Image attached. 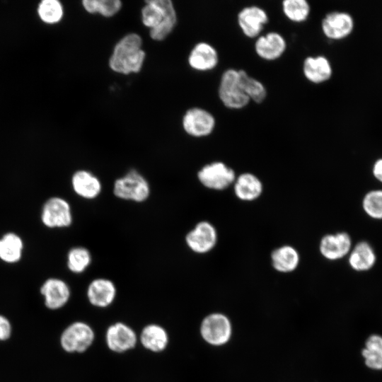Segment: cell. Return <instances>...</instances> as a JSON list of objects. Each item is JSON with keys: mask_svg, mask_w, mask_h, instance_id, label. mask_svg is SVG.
Segmentation results:
<instances>
[{"mask_svg": "<svg viewBox=\"0 0 382 382\" xmlns=\"http://www.w3.org/2000/svg\"><path fill=\"white\" fill-rule=\"evenodd\" d=\"M145 57L141 36L137 33H129L115 45L109 59V66L119 74L138 73L143 66Z\"/></svg>", "mask_w": 382, "mask_h": 382, "instance_id": "6da1fadb", "label": "cell"}, {"mask_svg": "<svg viewBox=\"0 0 382 382\" xmlns=\"http://www.w3.org/2000/svg\"><path fill=\"white\" fill-rule=\"evenodd\" d=\"M141 21L149 28L151 39L161 41L174 29L176 11L170 0H148L141 9Z\"/></svg>", "mask_w": 382, "mask_h": 382, "instance_id": "7a4b0ae2", "label": "cell"}, {"mask_svg": "<svg viewBox=\"0 0 382 382\" xmlns=\"http://www.w3.org/2000/svg\"><path fill=\"white\" fill-rule=\"evenodd\" d=\"M113 194L123 200L141 203L149 197L151 188L146 178L137 170L132 169L115 180Z\"/></svg>", "mask_w": 382, "mask_h": 382, "instance_id": "3957f363", "label": "cell"}, {"mask_svg": "<svg viewBox=\"0 0 382 382\" xmlns=\"http://www.w3.org/2000/svg\"><path fill=\"white\" fill-rule=\"evenodd\" d=\"M218 94L223 105L230 109H242L250 102L242 84L241 69H228L221 75Z\"/></svg>", "mask_w": 382, "mask_h": 382, "instance_id": "277c9868", "label": "cell"}, {"mask_svg": "<svg viewBox=\"0 0 382 382\" xmlns=\"http://www.w3.org/2000/svg\"><path fill=\"white\" fill-rule=\"evenodd\" d=\"M40 221L48 228H64L73 223V214L69 202L59 196L49 197L40 212Z\"/></svg>", "mask_w": 382, "mask_h": 382, "instance_id": "5b68a950", "label": "cell"}, {"mask_svg": "<svg viewBox=\"0 0 382 382\" xmlns=\"http://www.w3.org/2000/svg\"><path fill=\"white\" fill-rule=\"evenodd\" d=\"M95 335L93 329L83 322H74L66 327L60 336L62 349L69 353L83 352L93 343Z\"/></svg>", "mask_w": 382, "mask_h": 382, "instance_id": "8992f818", "label": "cell"}, {"mask_svg": "<svg viewBox=\"0 0 382 382\" xmlns=\"http://www.w3.org/2000/svg\"><path fill=\"white\" fill-rule=\"evenodd\" d=\"M197 178L205 187L214 190H223L236 180L234 170L221 161L204 165L197 173Z\"/></svg>", "mask_w": 382, "mask_h": 382, "instance_id": "52a82bcc", "label": "cell"}, {"mask_svg": "<svg viewBox=\"0 0 382 382\" xmlns=\"http://www.w3.org/2000/svg\"><path fill=\"white\" fill-rule=\"evenodd\" d=\"M185 240L187 246L193 253L205 254L215 247L217 232L210 222L201 221L186 234Z\"/></svg>", "mask_w": 382, "mask_h": 382, "instance_id": "ba28073f", "label": "cell"}, {"mask_svg": "<svg viewBox=\"0 0 382 382\" xmlns=\"http://www.w3.org/2000/svg\"><path fill=\"white\" fill-rule=\"evenodd\" d=\"M185 132L195 137H207L216 126V120L209 111L201 108H192L186 111L182 120Z\"/></svg>", "mask_w": 382, "mask_h": 382, "instance_id": "9c48e42d", "label": "cell"}, {"mask_svg": "<svg viewBox=\"0 0 382 382\" xmlns=\"http://www.w3.org/2000/svg\"><path fill=\"white\" fill-rule=\"evenodd\" d=\"M352 16L347 12L335 11L328 13L321 21L324 35L333 40H339L349 36L354 29Z\"/></svg>", "mask_w": 382, "mask_h": 382, "instance_id": "30bf717a", "label": "cell"}, {"mask_svg": "<svg viewBox=\"0 0 382 382\" xmlns=\"http://www.w3.org/2000/svg\"><path fill=\"white\" fill-rule=\"evenodd\" d=\"M200 332L202 337L213 345L226 343L231 332L228 318L222 314L214 313L207 316L202 323Z\"/></svg>", "mask_w": 382, "mask_h": 382, "instance_id": "8fae6325", "label": "cell"}, {"mask_svg": "<svg viewBox=\"0 0 382 382\" xmlns=\"http://www.w3.org/2000/svg\"><path fill=\"white\" fill-rule=\"evenodd\" d=\"M237 21L243 35L249 38H255L260 36L269 21V16L262 8L252 5L243 8L238 12Z\"/></svg>", "mask_w": 382, "mask_h": 382, "instance_id": "7c38bea8", "label": "cell"}, {"mask_svg": "<svg viewBox=\"0 0 382 382\" xmlns=\"http://www.w3.org/2000/svg\"><path fill=\"white\" fill-rule=\"evenodd\" d=\"M40 292L44 298L45 306L50 310L62 308L71 296L68 284L57 277L47 278L41 285Z\"/></svg>", "mask_w": 382, "mask_h": 382, "instance_id": "4fadbf2b", "label": "cell"}, {"mask_svg": "<svg viewBox=\"0 0 382 382\" xmlns=\"http://www.w3.org/2000/svg\"><path fill=\"white\" fill-rule=\"evenodd\" d=\"M352 249V238L346 232H337L324 236L320 242V254L327 260H337L349 255Z\"/></svg>", "mask_w": 382, "mask_h": 382, "instance_id": "5bb4252c", "label": "cell"}, {"mask_svg": "<svg viewBox=\"0 0 382 382\" xmlns=\"http://www.w3.org/2000/svg\"><path fill=\"white\" fill-rule=\"evenodd\" d=\"M285 38L277 32L260 35L255 42V51L261 59L274 61L281 57L286 50Z\"/></svg>", "mask_w": 382, "mask_h": 382, "instance_id": "9a60e30c", "label": "cell"}, {"mask_svg": "<svg viewBox=\"0 0 382 382\" xmlns=\"http://www.w3.org/2000/svg\"><path fill=\"white\" fill-rule=\"evenodd\" d=\"M71 185L74 193L85 199L97 198L103 188L100 179L92 172L84 169L73 173Z\"/></svg>", "mask_w": 382, "mask_h": 382, "instance_id": "2e32d148", "label": "cell"}, {"mask_svg": "<svg viewBox=\"0 0 382 382\" xmlns=\"http://www.w3.org/2000/svg\"><path fill=\"white\" fill-rule=\"evenodd\" d=\"M105 340L110 349L124 352L134 347L137 336L134 331L126 324L116 323L108 328Z\"/></svg>", "mask_w": 382, "mask_h": 382, "instance_id": "e0dca14e", "label": "cell"}, {"mask_svg": "<svg viewBox=\"0 0 382 382\" xmlns=\"http://www.w3.org/2000/svg\"><path fill=\"white\" fill-rule=\"evenodd\" d=\"M219 63V54L209 43L196 44L188 56V64L195 70L207 71L214 69Z\"/></svg>", "mask_w": 382, "mask_h": 382, "instance_id": "ac0fdd59", "label": "cell"}, {"mask_svg": "<svg viewBox=\"0 0 382 382\" xmlns=\"http://www.w3.org/2000/svg\"><path fill=\"white\" fill-rule=\"evenodd\" d=\"M305 78L314 84L328 81L332 75V67L329 59L323 55L307 57L303 62Z\"/></svg>", "mask_w": 382, "mask_h": 382, "instance_id": "d6986e66", "label": "cell"}, {"mask_svg": "<svg viewBox=\"0 0 382 382\" xmlns=\"http://www.w3.org/2000/svg\"><path fill=\"white\" fill-rule=\"evenodd\" d=\"M115 296V284L106 278L93 279L87 288V297L89 302L97 307L108 306L113 302Z\"/></svg>", "mask_w": 382, "mask_h": 382, "instance_id": "ffe728a7", "label": "cell"}, {"mask_svg": "<svg viewBox=\"0 0 382 382\" xmlns=\"http://www.w3.org/2000/svg\"><path fill=\"white\" fill-rule=\"evenodd\" d=\"M24 251V241L18 233L8 231L0 237V260L13 265L21 261Z\"/></svg>", "mask_w": 382, "mask_h": 382, "instance_id": "44dd1931", "label": "cell"}, {"mask_svg": "<svg viewBox=\"0 0 382 382\" xmlns=\"http://www.w3.org/2000/svg\"><path fill=\"white\" fill-rule=\"evenodd\" d=\"M376 261L373 247L366 241L357 243L349 253L348 262L355 271L365 272L371 269Z\"/></svg>", "mask_w": 382, "mask_h": 382, "instance_id": "7402d4cb", "label": "cell"}, {"mask_svg": "<svg viewBox=\"0 0 382 382\" xmlns=\"http://www.w3.org/2000/svg\"><path fill=\"white\" fill-rule=\"evenodd\" d=\"M233 183L235 195L241 200L253 201L262 194V182L252 173H245L241 174L236 178Z\"/></svg>", "mask_w": 382, "mask_h": 382, "instance_id": "603a6c76", "label": "cell"}, {"mask_svg": "<svg viewBox=\"0 0 382 382\" xmlns=\"http://www.w3.org/2000/svg\"><path fill=\"white\" fill-rule=\"evenodd\" d=\"M273 267L280 272H290L296 270L300 261L298 251L291 245H282L271 254Z\"/></svg>", "mask_w": 382, "mask_h": 382, "instance_id": "cb8c5ba5", "label": "cell"}, {"mask_svg": "<svg viewBox=\"0 0 382 382\" xmlns=\"http://www.w3.org/2000/svg\"><path fill=\"white\" fill-rule=\"evenodd\" d=\"M140 340L146 349L158 352L164 350L166 347L168 337L163 328L158 325L150 324L142 330Z\"/></svg>", "mask_w": 382, "mask_h": 382, "instance_id": "d4e9b609", "label": "cell"}, {"mask_svg": "<svg viewBox=\"0 0 382 382\" xmlns=\"http://www.w3.org/2000/svg\"><path fill=\"white\" fill-rule=\"evenodd\" d=\"M367 367L374 370L382 369V336L376 334L370 335L361 352Z\"/></svg>", "mask_w": 382, "mask_h": 382, "instance_id": "484cf974", "label": "cell"}, {"mask_svg": "<svg viewBox=\"0 0 382 382\" xmlns=\"http://www.w3.org/2000/svg\"><path fill=\"white\" fill-rule=\"evenodd\" d=\"M92 255L89 250L83 246H74L69 249L66 255L68 270L74 274L85 272L91 265Z\"/></svg>", "mask_w": 382, "mask_h": 382, "instance_id": "4316f807", "label": "cell"}, {"mask_svg": "<svg viewBox=\"0 0 382 382\" xmlns=\"http://www.w3.org/2000/svg\"><path fill=\"white\" fill-rule=\"evenodd\" d=\"M64 6L58 0H42L37 6V14L45 24L59 23L64 17Z\"/></svg>", "mask_w": 382, "mask_h": 382, "instance_id": "83f0119b", "label": "cell"}, {"mask_svg": "<svg viewBox=\"0 0 382 382\" xmlns=\"http://www.w3.org/2000/svg\"><path fill=\"white\" fill-rule=\"evenodd\" d=\"M282 8L284 16L294 23L306 21L311 13V6L306 0H284Z\"/></svg>", "mask_w": 382, "mask_h": 382, "instance_id": "f1b7e54d", "label": "cell"}, {"mask_svg": "<svg viewBox=\"0 0 382 382\" xmlns=\"http://www.w3.org/2000/svg\"><path fill=\"white\" fill-rule=\"evenodd\" d=\"M82 6L89 13L112 17L121 9L122 2L120 0H83Z\"/></svg>", "mask_w": 382, "mask_h": 382, "instance_id": "f546056e", "label": "cell"}, {"mask_svg": "<svg viewBox=\"0 0 382 382\" xmlns=\"http://www.w3.org/2000/svg\"><path fill=\"white\" fill-rule=\"evenodd\" d=\"M243 90L250 101L262 103L267 97V89L259 80L250 76L243 69H241Z\"/></svg>", "mask_w": 382, "mask_h": 382, "instance_id": "4dcf8cb0", "label": "cell"}, {"mask_svg": "<svg viewBox=\"0 0 382 382\" xmlns=\"http://www.w3.org/2000/svg\"><path fill=\"white\" fill-rule=\"evenodd\" d=\"M362 207L369 217L376 220L382 219V190L369 191L364 196Z\"/></svg>", "mask_w": 382, "mask_h": 382, "instance_id": "1f68e13d", "label": "cell"}, {"mask_svg": "<svg viewBox=\"0 0 382 382\" xmlns=\"http://www.w3.org/2000/svg\"><path fill=\"white\" fill-rule=\"evenodd\" d=\"M12 326L9 320L0 314V341L7 340L11 335Z\"/></svg>", "mask_w": 382, "mask_h": 382, "instance_id": "d6a6232c", "label": "cell"}, {"mask_svg": "<svg viewBox=\"0 0 382 382\" xmlns=\"http://www.w3.org/2000/svg\"><path fill=\"white\" fill-rule=\"evenodd\" d=\"M372 173L374 178L382 183V158H378L374 162Z\"/></svg>", "mask_w": 382, "mask_h": 382, "instance_id": "836d02e7", "label": "cell"}]
</instances>
